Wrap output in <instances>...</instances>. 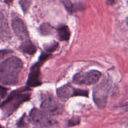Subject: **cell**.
Wrapping results in <instances>:
<instances>
[{
	"label": "cell",
	"mask_w": 128,
	"mask_h": 128,
	"mask_svg": "<svg viewBox=\"0 0 128 128\" xmlns=\"http://www.w3.org/2000/svg\"><path fill=\"white\" fill-rule=\"evenodd\" d=\"M11 26L15 34L22 41L29 39V34L24 22L20 18L14 17L11 21Z\"/></svg>",
	"instance_id": "cell-9"
},
{
	"label": "cell",
	"mask_w": 128,
	"mask_h": 128,
	"mask_svg": "<svg viewBox=\"0 0 128 128\" xmlns=\"http://www.w3.org/2000/svg\"><path fill=\"white\" fill-rule=\"evenodd\" d=\"M22 62L19 58L11 56L2 61L0 66V81L2 84L14 85L18 82Z\"/></svg>",
	"instance_id": "cell-1"
},
{
	"label": "cell",
	"mask_w": 128,
	"mask_h": 128,
	"mask_svg": "<svg viewBox=\"0 0 128 128\" xmlns=\"http://www.w3.org/2000/svg\"><path fill=\"white\" fill-rule=\"evenodd\" d=\"M31 0H20V5L24 14L29 10V8L31 5Z\"/></svg>",
	"instance_id": "cell-15"
},
{
	"label": "cell",
	"mask_w": 128,
	"mask_h": 128,
	"mask_svg": "<svg viewBox=\"0 0 128 128\" xmlns=\"http://www.w3.org/2000/svg\"><path fill=\"white\" fill-rule=\"evenodd\" d=\"M111 84L109 79L104 78L100 83L94 88L92 98L94 103L100 108L102 109L106 106Z\"/></svg>",
	"instance_id": "cell-3"
},
{
	"label": "cell",
	"mask_w": 128,
	"mask_h": 128,
	"mask_svg": "<svg viewBox=\"0 0 128 128\" xmlns=\"http://www.w3.org/2000/svg\"><path fill=\"white\" fill-rule=\"evenodd\" d=\"M6 90L7 89L6 88H4L2 86L1 87V98H3L4 96H5L6 94Z\"/></svg>",
	"instance_id": "cell-18"
},
{
	"label": "cell",
	"mask_w": 128,
	"mask_h": 128,
	"mask_svg": "<svg viewBox=\"0 0 128 128\" xmlns=\"http://www.w3.org/2000/svg\"><path fill=\"white\" fill-rule=\"evenodd\" d=\"M11 52L10 50H1V58H2L3 57V55L6 54H8L9 52Z\"/></svg>",
	"instance_id": "cell-19"
},
{
	"label": "cell",
	"mask_w": 128,
	"mask_h": 128,
	"mask_svg": "<svg viewBox=\"0 0 128 128\" xmlns=\"http://www.w3.org/2000/svg\"><path fill=\"white\" fill-rule=\"evenodd\" d=\"M115 2V0H106V4L108 5H112Z\"/></svg>",
	"instance_id": "cell-20"
},
{
	"label": "cell",
	"mask_w": 128,
	"mask_h": 128,
	"mask_svg": "<svg viewBox=\"0 0 128 128\" xmlns=\"http://www.w3.org/2000/svg\"><path fill=\"white\" fill-rule=\"evenodd\" d=\"M20 50L24 53L32 55L36 52L37 49L35 45L31 42V40L28 39L22 41V44L20 46Z\"/></svg>",
	"instance_id": "cell-11"
},
{
	"label": "cell",
	"mask_w": 128,
	"mask_h": 128,
	"mask_svg": "<svg viewBox=\"0 0 128 128\" xmlns=\"http://www.w3.org/2000/svg\"><path fill=\"white\" fill-rule=\"evenodd\" d=\"M13 0H4V2L7 4H11Z\"/></svg>",
	"instance_id": "cell-21"
},
{
	"label": "cell",
	"mask_w": 128,
	"mask_h": 128,
	"mask_svg": "<svg viewBox=\"0 0 128 128\" xmlns=\"http://www.w3.org/2000/svg\"></svg>",
	"instance_id": "cell-23"
},
{
	"label": "cell",
	"mask_w": 128,
	"mask_h": 128,
	"mask_svg": "<svg viewBox=\"0 0 128 128\" xmlns=\"http://www.w3.org/2000/svg\"><path fill=\"white\" fill-rule=\"evenodd\" d=\"M26 120H27V118L25 115H24L18 122V127H27L28 125V123H26Z\"/></svg>",
	"instance_id": "cell-17"
},
{
	"label": "cell",
	"mask_w": 128,
	"mask_h": 128,
	"mask_svg": "<svg viewBox=\"0 0 128 128\" xmlns=\"http://www.w3.org/2000/svg\"><path fill=\"white\" fill-rule=\"evenodd\" d=\"M101 72L97 70H91L86 72H80L74 75L72 81L78 84L90 85L95 84L100 80Z\"/></svg>",
	"instance_id": "cell-7"
},
{
	"label": "cell",
	"mask_w": 128,
	"mask_h": 128,
	"mask_svg": "<svg viewBox=\"0 0 128 128\" xmlns=\"http://www.w3.org/2000/svg\"><path fill=\"white\" fill-rule=\"evenodd\" d=\"M1 41H6L11 38V31L6 18L3 14H1Z\"/></svg>",
	"instance_id": "cell-10"
},
{
	"label": "cell",
	"mask_w": 128,
	"mask_h": 128,
	"mask_svg": "<svg viewBox=\"0 0 128 128\" xmlns=\"http://www.w3.org/2000/svg\"><path fill=\"white\" fill-rule=\"evenodd\" d=\"M41 108L42 110L51 116L60 114L63 111L62 105L52 96H45L41 102Z\"/></svg>",
	"instance_id": "cell-6"
},
{
	"label": "cell",
	"mask_w": 128,
	"mask_h": 128,
	"mask_svg": "<svg viewBox=\"0 0 128 128\" xmlns=\"http://www.w3.org/2000/svg\"><path fill=\"white\" fill-rule=\"evenodd\" d=\"M59 39L61 41H68L70 40L71 33L69 28L66 25H62L59 27L57 30Z\"/></svg>",
	"instance_id": "cell-12"
},
{
	"label": "cell",
	"mask_w": 128,
	"mask_h": 128,
	"mask_svg": "<svg viewBox=\"0 0 128 128\" xmlns=\"http://www.w3.org/2000/svg\"><path fill=\"white\" fill-rule=\"evenodd\" d=\"M58 42H54L53 43H51V44H46V46H45V50H46V51H47V52H50L51 53V52H52V51H55V50H56V48H58Z\"/></svg>",
	"instance_id": "cell-16"
},
{
	"label": "cell",
	"mask_w": 128,
	"mask_h": 128,
	"mask_svg": "<svg viewBox=\"0 0 128 128\" xmlns=\"http://www.w3.org/2000/svg\"><path fill=\"white\" fill-rule=\"evenodd\" d=\"M64 5L66 8V10L68 11L70 13H72L74 11H77V10H80V7H76V5L72 4L70 0H64L63 1Z\"/></svg>",
	"instance_id": "cell-14"
},
{
	"label": "cell",
	"mask_w": 128,
	"mask_h": 128,
	"mask_svg": "<svg viewBox=\"0 0 128 128\" xmlns=\"http://www.w3.org/2000/svg\"><path fill=\"white\" fill-rule=\"evenodd\" d=\"M51 116L43 110L34 108L30 112V121L33 124L41 127L52 126L56 124V121L51 118Z\"/></svg>",
	"instance_id": "cell-5"
},
{
	"label": "cell",
	"mask_w": 128,
	"mask_h": 128,
	"mask_svg": "<svg viewBox=\"0 0 128 128\" xmlns=\"http://www.w3.org/2000/svg\"><path fill=\"white\" fill-rule=\"evenodd\" d=\"M50 52H42L40 60L31 68L28 78L27 81V86L29 87H37L41 84L40 80V69L44 62L51 56Z\"/></svg>",
	"instance_id": "cell-4"
},
{
	"label": "cell",
	"mask_w": 128,
	"mask_h": 128,
	"mask_svg": "<svg viewBox=\"0 0 128 128\" xmlns=\"http://www.w3.org/2000/svg\"><path fill=\"white\" fill-rule=\"evenodd\" d=\"M30 87H24L13 91L1 105L2 115L4 118L12 114L21 104L28 101L31 98Z\"/></svg>",
	"instance_id": "cell-2"
},
{
	"label": "cell",
	"mask_w": 128,
	"mask_h": 128,
	"mask_svg": "<svg viewBox=\"0 0 128 128\" xmlns=\"http://www.w3.org/2000/svg\"><path fill=\"white\" fill-rule=\"evenodd\" d=\"M53 31V28L48 23H43L40 26V31L43 35L51 34Z\"/></svg>",
	"instance_id": "cell-13"
},
{
	"label": "cell",
	"mask_w": 128,
	"mask_h": 128,
	"mask_svg": "<svg viewBox=\"0 0 128 128\" xmlns=\"http://www.w3.org/2000/svg\"><path fill=\"white\" fill-rule=\"evenodd\" d=\"M56 93L58 98L64 102L74 96H88V91L86 90L76 89L72 86L68 84L59 88L56 91Z\"/></svg>",
	"instance_id": "cell-8"
},
{
	"label": "cell",
	"mask_w": 128,
	"mask_h": 128,
	"mask_svg": "<svg viewBox=\"0 0 128 128\" xmlns=\"http://www.w3.org/2000/svg\"><path fill=\"white\" fill-rule=\"evenodd\" d=\"M126 22H127V24H128V18H127V20H126Z\"/></svg>",
	"instance_id": "cell-22"
}]
</instances>
